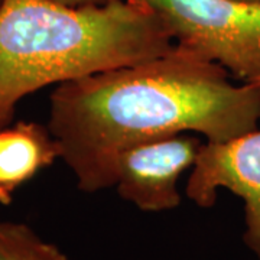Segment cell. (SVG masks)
Returning <instances> with one entry per match:
<instances>
[{
  "label": "cell",
  "instance_id": "6da1fadb",
  "mask_svg": "<svg viewBox=\"0 0 260 260\" xmlns=\"http://www.w3.org/2000/svg\"><path fill=\"white\" fill-rule=\"evenodd\" d=\"M260 84H232L223 67L175 44L169 52L58 84L48 129L77 186L93 194L114 185L121 150L197 132L225 142L257 129Z\"/></svg>",
  "mask_w": 260,
  "mask_h": 260
},
{
  "label": "cell",
  "instance_id": "7a4b0ae2",
  "mask_svg": "<svg viewBox=\"0 0 260 260\" xmlns=\"http://www.w3.org/2000/svg\"><path fill=\"white\" fill-rule=\"evenodd\" d=\"M174 47L165 23L140 0L90 6L2 0L0 129L39 88L139 64Z\"/></svg>",
  "mask_w": 260,
  "mask_h": 260
},
{
  "label": "cell",
  "instance_id": "3957f363",
  "mask_svg": "<svg viewBox=\"0 0 260 260\" xmlns=\"http://www.w3.org/2000/svg\"><path fill=\"white\" fill-rule=\"evenodd\" d=\"M165 23L175 44L260 84V3L240 0H140Z\"/></svg>",
  "mask_w": 260,
  "mask_h": 260
},
{
  "label": "cell",
  "instance_id": "277c9868",
  "mask_svg": "<svg viewBox=\"0 0 260 260\" xmlns=\"http://www.w3.org/2000/svg\"><path fill=\"white\" fill-rule=\"evenodd\" d=\"M218 189L243 200V240L260 260V129L225 142L203 143L186 182V197L198 207L210 208Z\"/></svg>",
  "mask_w": 260,
  "mask_h": 260
},
{
  "label": "cell",
  "instance_id": "5b68a950",
  "mask_svg": "<svg viewBox=\"0 0 260 260\" xmlns=\"http://www.w3.org/2000/svg\"><path fill=\"white\" fill-rule=\"evenodd\" d=\"M203 146L184 133L140 142L121 150L114 164V185L140 211L162 213L181 204L178 179L194 167Z\"/></svg>",
  "mask_w": 260,
  "mask_h": 260
},
{
  "label": "cell",
  "instance_id": "8992f818",
  "mask_svg": "<svg viewBox=\"0 0 260 260\" xmlns=\"http://www.w3.org/2000/svg\"><path fill=\"white\" fill-rule=\"evenodd\" d=\"M59 158V146L48 127L19 121L0 129V204L9 205L13 192Z\"/></svg>",
  "mask_w": 260,
  "mask_h": 260
},
{
  "label": "cell",
  "instance_id": "52a82bcc",
  "mask_svg": "<svg viewBox=\"0 0 260 260\" xmlns=\"http://www.w3.org/2000/svg\"><path fill=\"white\" fill-rule=\"evenodd\" d=\"M0 260H70L29 225L0 221Z\"/></svg>",
  "mask_w": 260,
  "mask_h": 260
},
{
  "label": "cell",
  "instance_id": "ba28073f",
  "mask_svg": "<svg viewBox=\"0 0 260 260\" xmlns=\"http://www.w3.org/2000/svg\"><path fill=\"white\" fill-rule=\"evenodd\" d=\"M67 6H90V5H103L110 0H54Z\"/></svg>",
  "mask_w": 260,
  "mask_h": 260
},
{
  "label": "cell",
  "instance_id": "9c48e42d",
  "mask_svg": "<svg viewBox=\"0 0 260 260\" xmlns=\"http://www.w3.org/2000/svg\"><path fill=\"white\" fill-rule=\"evenodd\" d=\"M240 2H247V3H260V0H240Z\"/></svg>",
  "mask_w": 260,
  "mask_h": 260
},
{
  "label": "cell",
  "instance_id": "30bf717a",
  "mask_svg": "<svg viewBox=\"0 0 260 260\" xmlns=\"http://www.w3.org/2000/svg\"><path fill=\"white\" fill-rule=\"evenodd\" d=\"M0 2H2V0H0Z\"/></svg>",
  "mask_w": 260,
  "mask_h": 260
}]
</instances>
